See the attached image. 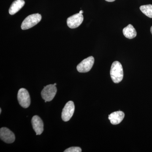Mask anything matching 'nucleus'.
Listing matches in <instances>:
<instances>
[{
  "label": "nucleus",
  "mask_w": 152,
  "mask_h": 152,
  "mask_svg": "<svg viewBox=\"0 0 152 152\" xmlns=\"http://www.w3.org/2000/svg\"><path fill=\"white\" fill-rule=\"evenodd\" d=\"M110 74L112 80L115 83H118L122 80L124 71L122 66L119 62L115 61L113 63Z\"/></svg>",
  "instance_id": "f257e3e1"
},
{
  "label": "nucleus",
  "mask_w": 152,
  "mask_h": 152,
  "mask_svg": "<svg viewBox=\"0 0 152 152\" xmlns=\"http://www.w3.org/2000/svg\"><path fill=\"white\" fill-rule=\"evenodd\" d=\"M42 20V16L39 14H34L30 15L24 20L22 23L21 29L25 30L28 29L34 26Z\"/></svg>",
  "instance_id": "f03ea898"
},
{
  "label": "nucleus",
  "mask_w": 152,
  "mask_h": 152,
  "mask_svg": "<svg viewBox=\"0 0 152 152\" xmlns=\"http://www.w3.org/2000/svg\"><path fill=\"white\" fill-rule=\"evenodd\" d=\"M18 99L20 105L24 108L28 107L31 104V98L27 90L22 88L19 90Z\"/></svg>",
  "instance_id": "7ed1b4c3"
},
{
  "label": "nucleus",
  "mask_w": 152,
  "mask_h": 152,
  "mask_svg": "<svg viewBox=\"0 0 152 152\" xmlns=\"http://www.w3.org/2000/svg\"><path fill=\"white\" fill-rule=\"evenodd\" d=\"M57 93V88L54 84L48 85L44 87L41 92L42 98L47 102L51 101Z\"/></svg>",
  "instance_id": "20e7f679"
},
{
  "label": "nucleus",
  "mask_w": 152,
  "mask_h": 152,
  "mask_svg": "<svg viewBox=\"0 0 152 152\" xmlns=\"http://www.w3.org/2000/svg\"><path fill=\"white\" fill-rule=\"evenodd\" d=\"M94 63V58L93 56H90L83 60L77 66V70L79 72L86 73L89 72Z\"/></svg>",
  "instance_id": "39448f33"
},
{
  "label": "nucleus",
  "mask_w": 152,
  "mask_h": 152,
  "mask_svg": "<svg viewBox=\"0 0 152 152\" xmlns=\"http://www.w3.org/2000/svg\"><path fill=\"white\" fill-rule=\"evenodd\" d=\"M75 106L72 101H69L64 107L62 112L63 121L67 122L71 119L75 112Z\"/></svg>",
  "instance_id": "423d86ee"
},
{
  "label": "nucleus",
  "mask_w": 152,
  "mask_h": 152,
  "mask_svg": "<svg viewBox=\"0 0 152 152\" xmlns=\"http://www.w3.org/2000/svg\"><path fill=\"white\" fill-rule=\"evenodd\" d=\"M83 20V15L79 13L69 17L67 20V24L70 28H75L81 24Z\"/></svg>",
  "instance_id": "0eeeda50"
},
{
  "label": "nucleus",
  "mask_w": 152,
  "mask_h": 152,
  "mask_svg": "<svg viewBox=\"0 0 152 152\" xmlns=\"http://www.w3.org/2000/svg\"><path fill=\"white\" fill-rule=\"evenodd\" d=\"M0 138L3 141L8 144L14 142L15 140L14 133L6 127H2L0 129Z\"/></svg>",
  "instance_id": "6e6552de"
},
{
  "label": "nucleus",
  "mask_w": 152,
  "mask_h": 152,
  "mask_svg": "<svg viewBox=\"0 0 152 152\" xmlns=\"http://www.w3.org/2000/svg\"><path fill=\"white\" fill-rule=\"evenodd\" d=\"M31 123L36 135L41 134L44 131V124L41 118L37 115L34 116L32 118Z\"/></svg>",
  "instance_id": "1a4fd4ad"
},
{
  "label": "nucleus",
  "mask_w": 152,
  "mask_h": 152,
  "mask_svg": "<svg viewBox=\"0 0 152 152\" xmlns=\"http://www.w3.org/2000/svg\"><path fill=\"white\" fill-rule=\"evenodd\" d=\"M125 114L124 112L119 111L112 113L109 115L108 118L113 125H117L121 122L124 118Z\"/></svg>",
  "instance_id": "9d476101"
},
{
  "label": "nucleus",
  "mask_w": 152,
  "mask_h": 152,
  "mask_svg": "<svg viewBox=\"0 0 152 152\" xmlns=\"http://www.w3.org/2000/svg\"><path fill=\"white\" fill-rule=\"evenodd\" d=\"M25 2L23 0H15L12 4L9 9V13L14 15L16 13L24 6Z\"/></svg>",
  "instance_id": "9b49d317"
},
{
  "label": "nucleus",
  "mask_w": 152,
  "mask_h": 152,
  "mask_svg": "<svg viewBox=\"0 0 152 152\" xmlns=\"http://www.w3.org/2000/svg\"><path fill=\"white\" fill-rule=\"evenodd\" d=\"M123 34L126 38L132 39L137 36V33L135 29L132 25L129 24L124 28L123 31Z\"/></svg>",
  "instance_id": "f8f14e48"
},
{
  "label": "nucleus",
  "mask_w": 152,
  "mask_h": 152,
  "mask_svg": "<svg viewBox=\"0 0 152 152\" xmlns=\"http://www.w3.org/2000/svg\"><path fill=\"white\" fill-rule=\"evenodd\" d=\"M140 10L147 16L152 18V5H143L140 7Z\"/></svg>",
  "instance_id": "ddd939ff"
},
{
  "label": "nucleus",
  "mask_w": 152,
  "mask_h": 152,
  "mask_svg": "<svg viewBox=\"0 0 152 152\" xmlns=\"http://www.w3.org/2000/svg\"><path fill=\"white\" fill-rule=\"evenodd\" d=\"M64 152H82V149L78 147H71L67 149Z\"/></svg>",
  "instance_id": "4468645a"
},
{
  "label": "nucleus",
  "mask_w": 152,
  "mask_h": 152,
  "mask_svg": "<svg viewBox=\"0 0 152 152\" xmlns=\"http://www.w3.org/2000/svg\"><path fill=\"white\" fill-rule=\"evenodd\" d=\"M105 1L107 2H113L114 1H115V0H105Z\"/></svg>",
  "instance_id": "2eb2a0df"
},
{
  "label": "nucleus",
  "mask_w": 152,
  "mask_h": 152,
  "mask_svg": "<svg viewBox=\"0 0 152 152\" xmlns=\"http://www.w3.org/2000/svg\"><path fill=\"white\" fill-rule=\"evenodd\" d=\"M79 13L80 14H83V11L81 10L80 11V12H79Z\"/></svg>",
  "instance_id": "dca6fc26"
},
{
  "label": "nucleus",
  "mask_w": 152,
  "mask_h": 152,
  "mask_svg": "<svg viewBox=\"0 0 152 152\" xmlns=\"http://www.w3.org/2000/svg\"><path fill=\"white\" fill-rule=\"evenodd\" d=\"M151 33L152 35V26L151 28Z\"/></svg>",
  "instance_id": "f3484780"
},
{
  "label": "nucleus",
  "mask_w": 152,
  "mask_h": 152,
  "mask_svg": "<svg viewBox=\"0 0 152 152\" xmlns=\"http://www.w3.org/2000/svg\"><path fill=\"white\" fill-rule=\"evenodd\" d=\"M1 109L0 108V114H1Z\"/></svg>",
  "instance_id": "a211bd4d"
},
{
  "label": "nucleus",
  "mask_w": 152,
  "mask_h": 152,
  "mask_svg": "<svg viewBox=\"0 0 152 152\" xmlns=\"http://www.w3.org/2000/svg\"><path fill=\"white\" fill-rule=\"evenodd\" d=\"M54 85H55V86H56L57 85V84L56 83L54 84Z\"/></svg>",
  "instance_id": "6ab92c4d"
}]
</instances>
